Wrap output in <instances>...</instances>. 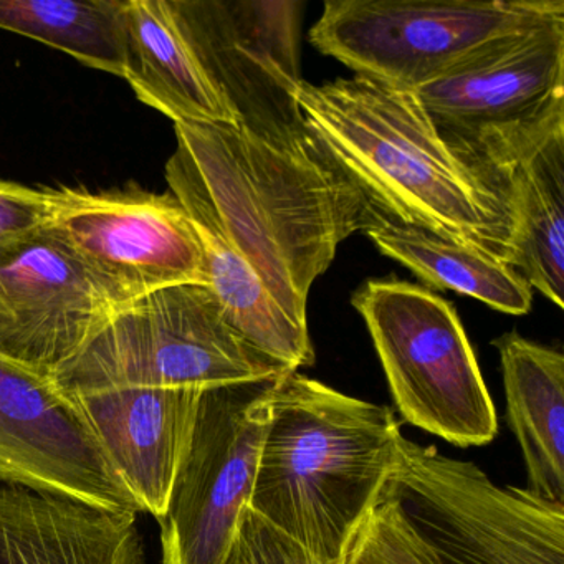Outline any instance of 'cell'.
<instances>
[{"instance_id": "obj_1", "label": "cell", "mask_w": 564, "mask_h": 564, "mask_svg": "<svg viewBox=\"0 0 564 564\" xmlns=\"http://www.w3.org/2000/svg\"><path fill=\"white\" fill-rule=\"evenodd\" d=\"M171 196L220 234L280 308L306 325V302L338 247L365 229L369 203L308 127L263 138L236 123L174 124Z\"/></svg>"}, {"instance_id": "obj_2", "label": "cell", "mask_w": 564, "mask_h": 564, "mask_svg": "<svg viewBox=\"0 0 564 564\" xmlns=\"http://www.w3.org/2000/svg\"><path fill=\"white\" fill-rule=\"evenodd\" d=\"M299 107L372 206L505 260L510 219L500 181L444 137L414 91L352 75L303 82Z\"/></svg>"}, {"instance_id": "obj_3", "label": "cell", "mask_w": 564, "mask_h": 564, "mask_svg": "<svg viewBox=\"0 0 564 564\" xmlns=\"http://www.w3.org/2000/svg\"><path fill=\"white\" fill-rule=\"evenodd\" d=\"M401 435L388 405L286 372L270 384L249 508L319 563L343 564L388 484Z\"/></svg>"}, {"instance_id": "obj_4", "label": "cell", "mask_w": 564, "mask_h": 564, "mask_svg": "<svg viewBox=\"0 0 564 564\" xmlns=\"http://www.w3.org/2000/svg\"><path fill=\"white\" fill-rule=\"evenodd\" d=\"M286 375L227 319L207 285L158 290L117 310L55 382L67 394L111 388L207 389Z\"/></svg>"}, {"instance_id": "obj_5", "label": "cell", "mask_w": 564, "mask_h": 564, "mask_svg": "<svg viewBox=\"0 0 564 564\" xmlns=\"http://www.w3.org/2000/svg\"><path fill=\"white\" fill-rule=\"evenodd\" d=\"M405 422L457 447L498 434L494 399L457 310L425 286L369 280L351 300Z\"/></svg>"}, {"instance_id": "obj_6", "label": "cell", "mask_w": 564, "mask_h": 564, "mask_svg": "<svg viewBox=\"0 0 564 564\" xmlns=\"http://www.w3.org/2000/svg\"><path fill=\"white\" fill-rule=\"evenodd\" d=\"M388 487L442 564H564V503L401 435Z\"/></svg>"}, {"instance_id": "obj_7", "label": "cell", "mask_w": 564, "mask_h": 564, "mask_svg": "<svg viewBox=\"0 0 564 564\" xmlns=\"http://www.w3.org/2000/svg\"><path fill=\"white\" fill-rule=\"evenodd\" d=\"M557 18L563 0H329L310 42L355 75L415 90L491 39Z\"/></svg>"}, {"instance_id": "obj_8", "label": "cell", "mask_w": 564, "mask_h": 564, "mask_svg": "<svg viewBox=\"0 0 564 564\" xmlns=\"http://www.w3.org/2000/svg\"><path fill=\"white\" fill-rule=\"evenodd\" d=\"M269 382L203 392L161 524L163 564H223L249 507L269 424Z\"/></svg>"}, {"instance_id": "obj_9", "label": "cell", "mask_w": 564, "mask_h": 564, "mask_svg": "<svg viewBox=\"0 0 564 564\" xmlns=\"http://www.w3.org/2000/svg\"><path fill=\"white\" fill-rule=\"evenodd\" d=\"M197 61L232 111L236 124L263 138L306 130L299 107L296 0H170Z\"/></svg>"}, {"instance_id": "obj_10", "label": "cell", "mask_w": 564, "mask_h": 564, "mask_svg": "<svg viewBox=\"0 0 564 564\" xmlns=\"http://www.w3.org/2000/svg\"><path fill=\"white\" fill-rule=\"evenodd\" d=\"M412 91L444 137L477 161L564 111V18L491 39Z\"/></svg>"}, {"instance_id": "obj_11", "label": "cell", "mask_w": 564, "mask_h": 564, "mask_svg": "<svg viewBox=\"0 0 564 564\" xmlns=\"http://www.w3.org/2000/svg\"><path fill=\"white\" fill-rule=\"evenodd\" d=\"M51 229L118 310L170 286L207 285L203 243L171 194L61 191Z\"/></svg>"}, {"instance_id": "obj_12", "label": "cell", "mask_w": 564, "mask_h": 564, "mask_svg": "<svg viewBox=\"0 0 564 564\" xmlns=\"http://www.w3.org/2000/svg\"><path fill=\"white\" fill-rule=\"evenodd\" d=\"M0 481L144 513L55 379L0 356Z\"/></svg>"}, {"instance_id": "obj_13", "label": "cell", "mask_w": 564, "mask_h": 564, "mask_svg": "<svg viewBox=\"0 0 564 564\" xmlns=\"http://www.w3.org/2000/svg\"><path fill=\"white\" fill-rule=\"evenodd\" d=\"M117 306L47 227L0 249V356L54 379Z\"/></svg>"}, {"instance_id": "obj_14", "label": "cell", "mask_w": 564, "mask_h": 564, "mask_svg": "<svg viewBox=\"0 0 564 564\" xmlns=\"http://www.w3.org/2000/svg\"><path fill=\"white\" fill-rule=\"evenodd\" d=\"M204 391L111 388L68 394L144 513L163 520Z\"/></svg>"}, {"instance_id": "obj_15", "label": "cell", "mask_w": 564, "mask_h": 564, "mask_svg": "<svg viewBox=\"0 0 564 564\" xmlns=\"http://www.w3.org/2000/svg\"><path fill=\"white\" fill-rule=\"evenodd\" d=\"M503 186L510 236L505 262L557 308L564 305V111L485 151Z\"/></svg>"}, {"instance_id": "obj_16", "label": "cell", "mask_w": 564, "mask_h": 564, "mask_svg": "<svg viewBox=\"0 0 564 564\" xmlns=\"http://www.w3.org/2000/svg\"><path fill=\"white\" fill-rule=\"evenodd\" d=\"M0 564H147L138 514L0 481Z\"/></svg>"}, {"instance_id": "obj_17", "label": "cell", "mask_w": 564, "mask_h": 564, "mask_svg": "<svg viewBox=\"0 0 564 564\" xmlns=\"http://www.w3.org/2000/svg\"><path fill=\"white\" fill-rule=\"evenodd\" d=\"M124 80L148 107L177 123H236L184 39L170 0H124Z\"/></svg>"}, {"instance_id": "obj_18", "label": "cell", "mask_w": 564, "mask_h": 564, "mask_svg": "<svg viewBox=\"0 0 564 564\" xmlns=\"http://www.w3.org/2000/svg\"><path fill=\"white\" fill-rule=\"evenodd\" d=\"M382 256L411 270L425 289L471 296L497 312L527 315L533 289L498 253L460 237L369 207L365 229Z\"/></svg>"}, {"instance_id": "obj_19", "label": "cell", "mask_w": 564, "mask_h": 564, "mask_svg": "<svg viewBox=\"0 0 564 564\" xmlns=\"http://www.w3.org/2000/svg\"><path fill=\"white\" fill-rule=\"evenodd\" d=\"M507 421L527 467V488L564 503V356L511 332L495 339Z\"/></svg>"}, {"instance_id": "obj_20", "label": "cell", "mask_w": 564, "mask_h": 564, "mask_svg": "<svg viewBox=\"0 0 564 564\" xmlns=\"http://www.w3.org/2000/svg\"><path fill=\"white\" fill-rule=\"evenodd\" d=\"M0 29L124 77V0H0Z\"/></svg>"}, {"instance_id": "obj_21", "label": "cell", "mask_w": 564, "mask_h": 564, "mask_svg": "<svg viewBox=\"0 0 564 564\" xmlns=\"http://www.w3.org/2000/svg\"><path fill=\"white\" fill-rule=\"evenodd\" d=\"M343 564L442 563L415 533L398 498L386 484L348 544Z\"/></svg>"}, {"instance_id": "obj_22", "label": "cell", "mask_w": 564, "mask_h": 564, "mask_svg": "<svg viewBox=\"0 0 564 564\" xmlns=\"http://www.w3.org/2000/svg\"><path fill=\"white\" fill-rule=\"evenodd\" d=\"M223 564H322L249 507L242 511Z\"/></svg>"}, {"instance_id": "obj_23", "label": "cell", "mask_w": 564, "mask_h": 564, "mask_svg": "<svg viewBox=\"0 0 564 564\" xmlns=\"http://www.w3.org/2000/svg\"><path fill=\"white\" fill-rule=\"evenodd\" d=\"M61 191H39L0 181V249L52 226Z\"/></svg>"}]
</instances>
